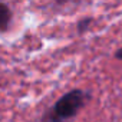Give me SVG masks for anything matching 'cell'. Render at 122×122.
<instances>
[{"instance_id": "cell-1", "label": "cell", "mask_w": 122, "mask_h": 122, "mask_svg": "<svg viewBox=\"0 0 122 122\" xmlns=\"http://www.w3.org/2000/svg\"><path fill=\"white\" fill-rule=\"evenodd\" d=\"M86 98L88 95L81 89L69 91L55 103L50 113L46 115L45 122H62L65 119L75 116L79 112V109L85 105Z\"/></svg>"}, {"instance_id": "cell-2", "label": "cell", "mask_w": 122, "mask_h": 122, "mask_svg": "<svg viewBox=\"0 0 122 122\" xmlns=\"http://www.w3.org/2000/svg\"><path fill=\"white\" fill-rule=\"evenodd\" d=\"M12 19H13V13H12L10 7L6 3L0 2V33L6 32L10 27Z\"/></svg>"}, {"instance_id": "cell-3", "label": "cell", "mask_w": 122, "mask_h": 122, "mask_svg": "<svg viewBox=\"0 0 122 122\" xmlns=\"http://www.w3.org/2000/svg\"><path fill=\"white\" fill-rule=\"evenodd\" d=\"M91 25H92V17H85V19H82V20L78 23V32H79V33L86 32Z\"/></svg>"}, {"instance_id": "cell-4", "label": "cell", "mask_w": 122, "mask_h": 122, "mask_svg": "<svg viewBox=\"0 0 122 122\" xmlns=\"http://www.w3.org/2000/svg\"><path fill=\"white\" fill-rule=\"evenodd\" d=\"M82 0H56L57 5H72V3H79Z\"/></svg>"}, {"instance_id": "cell-5", "label": "cell", "mask_w": 122, "mask_h": 122, "mask_svg": "<svg viewBox=\"0 0 122 122\" xmlns=\"http://www.w3.org/2000/svg\"><path fill=\"white\" fill-rule=\"evenodd\" d=\"M115 57H116V59H119V60H122V47H121V49H118V50L115 52Z\"/></svg>"}]
</instances>
